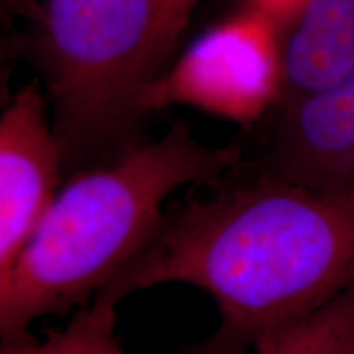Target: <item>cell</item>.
Wrapping results in <instances>:
<instances>
[{"label": "cell", "mask_w": 354, "mask_h": 354, "mask_svg": "<svg viewBox=\"0 0 354 354\" xmlns=\"http://www.w3.org/2000/svg\"><path fill=\"white\" fill-rule=\"evenodd\" d=\"M307 2L308 0H246V6L268 15L284 30Z\"/></svg>", "instance_id": "cell-10"}, {"label": "cell", "mask_w": 354, "mask_h": 354, "mask_svg": "<svg viewBox=\"0 0 354 354\" xmlns=\"http://www.w3.org/2000/svg\"><path fill=\"white\" fill-rule=\"evenodd\" d=\"M282 28L246 6L201 35L141 92V115L187 105L248 125L281 99Z\"/></svg>", "instance_id": "cell-4"}, {"label": "cell", "mask_w": 354, "mask_h": 354, "mask_svg": "<svg viewBox=\"0 0 354 354\" xmlns=\"http://www.w3.org/2000/svg\"><path fill=\"white\" fill-rule=\"evenodd\" d=\"M167 0H39L38 56L64 169L115 161L135 143L138 100L169 53Z\"/></svg>", "instance_id": "cell-3"}, {"label": "cell", "mask_w": 354, "mask_h": 354, "mask_svg": "<svg viewBox=\"0 0 354 354\" xmlns=\"http://www.w3.org/2000/svg\"><path fill=\"white\" fill-rule=\"evenodd\" d=\"M197 0H167L166 7V20H167V35H169L171 43L174 44L176 38L179 37L180 30L184 28L187 21L189 12L192 10L194 3Z\"/></svg>", "instance_id": "cell-11"}, {"label": "cell", "mask_w": 354, "mask_h": 354, "mask_svg": "<svg viewBox=\"0 0 354 354\" xmlns=\"http://www.w3.org/2000/svg\"><path fill=\"white\" fill-rule=\"evenodd\" d=\"M250 354H354V287L312 315L264 338Z\"/></svg>", "instance_id": "cell-9"}, {"label": "cell", "mask_w": 354, "mask_h": 354, "mask_svg": "<svg viewBox=\"0 0 354 354\" xmlns=\"http://www.w3.org/2000/svg\"><path fill=\"white\" fill-rule=\"evenodd\" d=\"M64 159L38 84L0 117V274L19 258L63 189Z\"/></svg>", "instance_id": "cell-5"}, {"label": "cell", "mask_w": 354, "mask_h": 354, "mask_svg": "<svg viewBox=\"0 0 354 354\" xmlns=\"http://www.w3.org/2000/svg\"><path fill=\"white\" fill-rule=\"evenodd\" d=\"M166 212L156 236L95 299L162 284L209 294L220 323L183 354H250L354 287V189L233 171Z\"/></svg>", "instance_id": "cell-1"}, {"label": "cell", "mask_w": 354, "mask_h": 354, "mask_svg": "<svg viewBox=\"0 0 354 354\" xmlns=\"http://www.w3.org/2000/svg\"><path fill=\"white\" fill-rule=\"evenodd\" d=\"M282 37V105L354 74V0H308Z\"/></svg>", "instance_id": "cell-7"}, {"label": "cell", "mask_w": 354, "mask_h": 354, "mask_svg": "<svg viewBox=\"0 0 354 354\" xmlns=\"http://www.w3.org/2000/svg\"><path fill=\"white\" fill-rule=\"evenodd\" d=\"M241 162L240 146L205 145L174 123L159 140L69 176L32 240L0 274L2 342L30 335L39 318L91 304L156 236L172 194L220 183Z\"/></svg>", "instance_id": "cell-2"}, {"label": "cell", "mask_w": 354, "mask_h": 354, "mask_svg": "<svg viewBox=\"0 0 354 354\" xmlns=\"http://www.w3.org/2000/svg\"><path fill=\"white\" fill-rule=\"evenodd\" d=\"M117 308L94 299L73 313L63 328L53 330L43 339L24 338L2 342L0 354H127L117 336Z\"/></svg>", "instance_id": "cell-8"}, {"label": "cell", "mask_w": 354, "mask_h": 354, "mask_svg": "<svg viewBox=\"0 0 354 354\" xmlns=\"http://www.w3.org/2000/svg\"><path fill=\"white\" fill-rule=\"evenodd\" d=\"M253 172L322 190L354 189V74L282 105Z\"/></svg>", "instance_id": "cell-6"}]
</instances>
